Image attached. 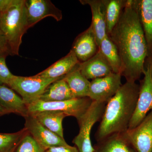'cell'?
<instances>
[{
    "label": "cell",
    "mask_w": 152,
    "mask_h": 152,
    "mask_svg": "<svg viewBox=\"0 0 152 152\" xmlns=\"http://www.w3.org/2000/svg\"><path fill=\"white\" fill-rule=\"evenodd\" d=\"M107 35L115 45L121 59L122 76L126 82H136L143 73L148 56L137 0H127L118 21Z\"/></svg>",
    "instance_id": "6da1fadb"
},
{
    "label": "cell",
    "mask_w": 152,
    "mask_h": 152,
    "mask_svg": "<svg viewBox=\"0 0 152 152\" xmlns=\"http://www.w3.org/2000/svg\"><path fill=\"white\" fill-rule=\"evenodd\" d=\"M140 86L126 82L107 103L95 134L98 142L113 134L125 133L135 110Z\"/></svg>",
    "instance_id": "7a4b0ae2"
},
{
    "label": "cell",
    "mask_w": 152,
    "mask_h": 152,
    "mask_svg": "<svg viewBox=\"0 0 152 152\" xmlns=\"http://www.w3.org/2000/svg\"><path fill=\"white\" fill-rule=\"evenodd\" d=\"M25 0H12L0 13V34L5 39L10 55L18 56L22 37L29 27Z\"/></svg>",
    "instance_id": "3957f363"
},
{
    "label": "cell",
    "mask_w": 152,
    "mask_h": 152,
    "mask_svg": "<svg viewBox=\"0 0 152 152\" xmlns=\"http://www.w3.org/2000/svg\"><path fill=\"white\" fill-rule=\"evenodd\" d=\"M106 103L93 101L89 108L78 120L80 131L73 140L80 152H95L92 145L91 134L93 126L101 121Z\"/></svg>",
    "instance_id": "277c9868"
},
{
    "label": "cell",
    "mask_w": 152,
    "mask_h": 152,
    "mask_svg": "<svg viewBox=\"0 0 152 152\" xmlns=\"http://www.w3.org/2000/svg\"><path fill=\"white\" fill-rule=\"evenodd\" d=\"M93 101L90 98H74L61 102H46L38 100L27 106L29 114L47 111L62 112L67 116H73L77 121L86 112Z\"/></svg>",
    "instance_id": "5b68a950"
},
{
    "label": "cell",
    "mask_w": 152,
    "mask_h": 152,
    "mask_svg": "<svg viewBox=\"0 0 152 152\" xmlns=\"http://www.w3.org/2000/svg\"><path fill=\"white\" fill-rule=\"evenodd\" d=\"M59 79L45 77L38 75L31 77L14 75L9 86L20 95L28 106L39 100L47 87Z\"/></svg>",
    "instance_id": "8992f818"
},
{
    "label": "cell",
    "mask_w": 152,
    "mask_h": 152,
    "mask_svg": "<svg viewBox=\"0 0 152 152\" xmlns=\"http://www.w3.org/2000/svg\"><path fill=\"white\" fill-rule=\"evenodd\" d=\"M146 59L143 73L144 78L139 85L136 108L128 129L136 127L152 110V56H148Z\"/></svg>",
    "instance_id": "52a82bcc"
},
{
    "label": "cell",
    "mask_w": 152,
    "mask_h": 152,
    "mask_svg": "<svg viewBox=\"0 0 152 152\" xmlns=\"http://www.w3.org/2000/svg\"><path fill=\"white\" fill-rule=\"evenodd\" d=\"M121 77V74L113 73L103 77L92 80L88 97L93 101L107 103L122 85Z\"/></svg>",
    "instance_id": "ba28073f"
},
{
    "label": "cell",
    "mask_w": 152,
    "mask_h": 152,
    "mask_svg": "<svg viewBox=\"0 0 152 152\" xmlns=\"http://www.w3.org/2000/svg\"><path fill=\"white\" fill-rule=\"evenodd\" d=\"M25 127L44 150L52 147L67 146L64 139L49 130L31 115L25 118Z\"/></svg>",
    "instance_id": "9c48e42d"
},
{
    "label": "cell",
    "mask_w": 152,
    "mask_h": 152,
    "mask_svg": "<svg viewBox=\"0 0 152 152\" xmlns=\"http://www.w3.org/2000/svg\"><path fill=\"white\" fill-rule=\"evenodd\" d=\"M125 133L137 152H152V110L136 127Z\"/></svg>",
    "instance_id": "30bf717a"
},
{
    "label": "cell",
    "mask_w": 152,
    "mask_h": 152,
    "mask_svg": "<svg viewBox=\"0 0 152 152\" xmlns=\"http://www.w3.org/2000/svg\"><path fill=\"white\" fill-rule=\"evenodd\" d=\"M29 27L47 17L59 21L62 18L61 11L48 0H28L25 1Z\"/></svg>",
    "instance_id": "8fae6325"
},
{
    "label": "cell",
    "mask_w": 152,
    "mask_h": 152,
    "mask_svg": "<svg viewBox=\"0 0 152 152\" xmlns=\"http://www.w3.org/2000/svg\"><path fill=\"white\" fill-rule=\"evenodd\" d=\"M71 50L80 63L88 61L98 53L99 47L91 25L76 38Z\"/></svg>",
    "instance_id": "7c38bea8"
},
{
    "label": "cell",
    "mask_w": 152,
    "mask_h": 152,
    "mask_svg": "<svg viewBox=\"0 0 152 152\" xmlns=\"http://www.w3.org/2000/svg\"><path fill=\"white\" fill-rule=\"evenodd\" d=\"M83 5H88L91 7L92 14L91 26L96 36L98 46L107 35L106 12L105 0H81Z\"/></svg>",
    "instance_id": "4fadbf2b"
},
{
    "label": "cell",
    "mask_w": 152,
    "mask_h": 152,
    "mask_svg": "<svg viewBox=\"0 0 152 152\" xmlns=\"http://www.w3.org/2000/svg\"><path fill=\"white\" fill-rule=\"evenodd\" d=\"M79 69L88 80L100 78L113 73L111 67L99 50L90 59L80 63Z\"/></svg>",
    "instance_id": "5bb4252c"
},
{
    "label": "cell",
    "mask_w": 152,
    "mask_h": 152,
    "mask_svg": "<svg viewBox=\"0 0 152 152\" xmlns=\"http://www.w3.org/2000/svg\"><path fill=\"white\" fill-rule=\"evenodd\" d=\"M0 105L9 113H13L26 117L29 115L27 105L13 90L0 84Z\"/></svg>",
    "instance_id": "9a60e30c"
},
{
    "label": "cell",
    "mask_w": 152,
    "mask_h": 152,
    "mask_svg": "<svg viewBox=\"0 0 152 152\" xmlns=\"http://www.w3.org/2000/svg\"><path fill=\"white\" fill-rule=\"evenodd\" d=\"M80 63L73 52L71 50L65 56L37 75L51 78H63Z\"/></svg>",
    "instance_id": "2e32d148"
},
{
    "label": "cell",
    "mask_w": 152,
    "mask_h": 152,
    "mask_svg": "<svg viewBox=\"0 0 152 152\" xmlns=\"http://www.w3.org/2000/svg\"><path fill=\"white\" fill-rule=\"evenodd\" d=\"M95 152H137L125 133L108 136L98 142Z\"/></svg>",
    "instance_id": "e0dca14e"
},
{
    "label": "cell",
    "mask_w": 152,
    "mask_h": 152,
    "mask_svg": "<svg viewBox=\"0 0 152 152\" xmlns=\"http://www.w3.org/2000/svg\"><path fill=\"white\" fill-rule=\"evenodd\" d=\"M137 8L148 49V56H152V0L137 1Z\"/></svg>",
    "instance_id": "ac0fdd59"
},
{
    "label": "cell",
    "mask_w": 152,
    "mask_h": 152,
    "mask_svg": "<svg viewBox=\"0 0 152 152\" xmlns=\"http://www.w3.org/2000/svg\"><path fill=\"white\" fill-rule=\"evenodd\" d=\"M80 64L63 78L74 98L87 97L89 91L91 82L81 73L79 68Z\"/></svg>",
    "instance_id": "d6986e66"
},
{
    "label": "cell",
    "mask_w": 152,
    "mask_h": 152,
    "mask_svg": "<svg viewBox=\"0 0 152 152\" xmlns=\"http://www.w3.org/2000/svg\"><path fill=\"white\" fill-rule=\"evenodd\" d=\"M74 99L67 84L63 78L52 83L47 87L39 100L46 102H61Z\"/></svg>",
    "instance_id": "ffe728a7"
},
{
    "label": "cell",
    "mask_w": 152,
    "mask_h": 152,
    "mask_svg": "<svg viewBox=\"0 0 152 152\" xmlns=\"http://www.w3.org/2000/svg\"><path fill=\"white\" fill-rule=\"evenodd\" d=\"M30 115L34 116L39 122L49 130L64 139L62 122L63 119L67 117L64 113L55 111H47Z\"/></svg>",
    "instance_id": "44dd1931"
},
{
    "label": "cell",
    "mask_w": 152,
    "mask_h": 152,
    "mask_svg": "<svg viewBox=\"0 0 152 152\" xmlns=\"http://www.w3.org/2000/svg\"><path fill=\"white\" fill-rule=\"evenodd\" d=\"M99 50L111 67L115 73L121 75L123 64L117 47L107 34L101 42Z\"/></svg>",
    "instance_id": "7402d4cb"
},
{
    "label": "cell",
    "mask_w": 152,
    "mask_h": 152,
    "mask_svg": "<svg viewBox=\"0 0 152 152\" xmlns=\"http://www.w3.org/2000/svg\"><path fill=\"white\" fill-rule=\"evenodd\" d=\"M127 0H105L107 34L109 35L117 24Z\"/></svg>",
    "instance_id": "603a6c76"
},
{
    "label": "cell",
    "mask_w": 152,
    "mask_h": 152,
    "mask_svg": "<svg viewBox=\"0 0 152 152\" xmlns=\"http://www.w3.org/2000/svg\"><path fill=\"white\" fill-rule=\"evenodd\" d=\"M27 132L24 128L14 133H0V152H14L22 138Z\"/></svg>",
    "instance_id": "cb8c5ba5"
},
{
    "label": "cell",
    "mask_w": 152,
    "mask_h": 152,
    "mask_svg": "<svg viewBox=\"0 0 152 152\" xmlns=\"http://www.w3.org/2000/svg\"><path fill=\"white\" fill-rule=\"evenodd\" d=\"M14 152H46V151L38 143L27 131Z\"/></svg>",
    "instance_id": "d4e9b609"
},
{
    "label": "cell",
    "mask_w": 152,
    "mask_h": 152,
    "mask_svg": "<svg viewBox=\"0 0 152 152\" xmlns=\"http://www.w3.org/2000/svg\"><path fill=\"white\" fill-rule=\"evenodd\" d=\"M9 55L7 53H0V84L8 86L14 76L6 64V57Z\"/></svg>",
    "instance_id": "484cf974"
},
{
    "label": "cell",
    "mask_w": 152,
    "mask_h": 152,
    "mask_svg": "<svg viewBox=\"0 0 152 152\" xmlns=\"http://www.w3.org/2000/svg\"><path fill=\"white\" fill-rule=\"evenodd\" d=\"M46 152H80L77 147L67 146H60L50 148Z\"/></svg>",
    "instance_id": "4316f807"
},
{
    "label": "cell",
    "mask_w": 152,
    "mask_h": 152,
    "mask_svg": "<svg viewBox=\"0 0 152 152\" xmlns=\"http://www.w3.org/2000/svg\"><path fill=\"white\" fill-rule=\"evenodd\" d=\"M7 53L10 55L8 48L5 38L0 34V53Z\"/></svg>",
    "instance_id": "83f0119b"
},
{
    "label": "cell",
    "mask_w": 152,
    "mask_h": 152,
    "mask_svg": "<svg viewBox=\"0 0 152 152\" xmlns=\"http://www.w3.org/2000/svg\"><path fill=\"white\" fill-rule=\"evenodd\" d=\"M12 1V0H0V13L7 9Z\"/></svg>",
    "instance_id": "f1b7e54d"
},
{
    "label": "cell",
    "mask_w": 152,
    "mask_h": 152,
    "mask_svg": "<svg viewBox=\"0 0 152 152\" xmlns=\"http://www.w3.org/2000/svg\"><path fill=\"white\" fill-rule=\"evenodd\" d=\"M8 114H10L9 112L0 105V117Z\"/></svg>",
    "instance_id": "f546056e"
}]
</instances>
